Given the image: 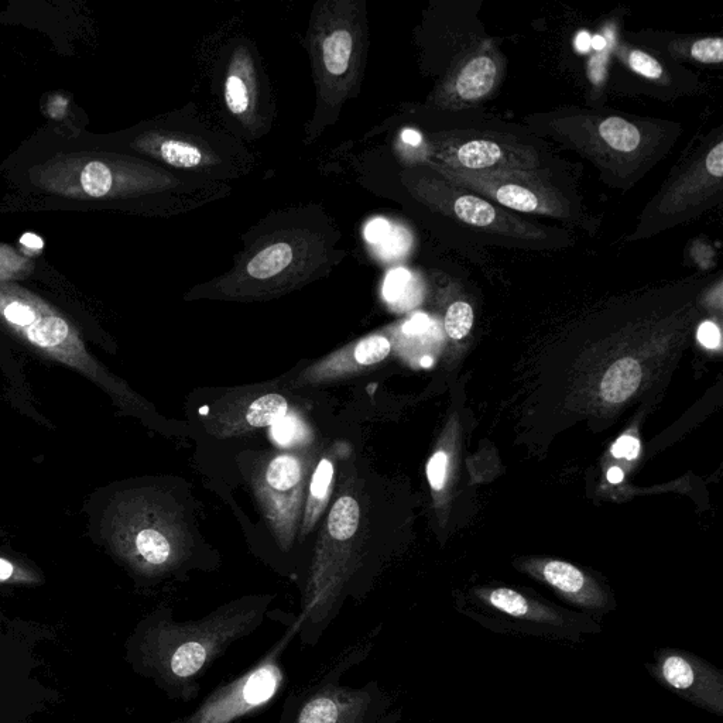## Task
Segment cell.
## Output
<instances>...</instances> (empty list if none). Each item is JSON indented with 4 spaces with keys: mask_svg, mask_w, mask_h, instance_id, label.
Instances as JSON below:
<instances>
[{
    "mask_svg": "<svg viewBox=\"0 0 723 723\" xmlns=\"http://www.w3.org/2000/svg\"><path fill=\"white\" fill-rule=\"evenodd\" d=\"M0 320L47 356L106 385L104 370L85 351L80 335L56 308L13 284L0 282Z\"/></svg>",
    "mask_w": 723,
    "mask_h": 723,
    "instance_id": "obj_1",
    "label": "cell"
},
{
    "mask_svg": "<svg viewBox=\"0 0 723 723\" xmlns=\"http://www.w3.org/2000/svg\"><path fill=\"white\" fill-rule=\"evenodd\" d=\"M30 180L41 193L80 201L126 197L143 185L125 161L97 153L60 154L34 167Z\"/></svg>",
    "mask_w": 723,
    "mask_h": 723,
    "instance_id": "obj_2",
    "label": "cell"
},
{
    "mask_svg": "<svg viewBox=\"0 0 723 723\" xmlns=\"http://www.w3.org/2000/svg\"><path fill=\"white\" fill-rule=\"evenodd\" d=\"M448 183L496 202L499 207L522 214L546 215L575 219L574 207L553 183L539 171H503V173H468L441 166Z\"/></svg>",
    "mask_w": 723,
    "mask_h": 723,
    "instance_id": "obj_3",
    "label": "cell"
},
{
    "mask_svg": "<svg viewBox=\"0 0 723 723\" xmlns=\"http://www.w3.org/2000/svg\"><path fill=\"white\" fill-rule=\"evenodd\" d=\"M650 673L664 687L698 708L723 715V674L694 654L661 650Z\"/></svg>",
    "mask_w": 723,
    "mask_h": 723,
    "instance_id": "obj_4",
    "label": "cell"
},
{
    "mask_svg": "<svg viewBox=\"0 0 723 723\" xmlns=\"http://www.w3.org/2000/svg\"><path fill=\"white\" fill-rule=\"evenodd\" d=\"M442 166L468 173L537 171L540 159L530 147L489 136H458L441 149Z\"/></svg>",
    "mask_w": 723,
    "mask_h": 723,
    "instance_id": "obj_5",
    "label": "cell"
},
{
    "mask_svg": "<svg viewBox=\"0 0 723 723\" xmlns=\"http://www.w3.org/2000/svg\"><path fill=\"white\" fill-rule=\"evenodd\" d=\"M433 195L435 197L433 200L437 201L445 212H450L451 217L479 231L495 233L505 238L526 239V241H541L546 238L543 229L513 217L491 201L455 187L448 181L440 185Z\"/></svg>",
    "mask_w": 723,
    "mask_h": 723,
    "instance_id": "obj_6",
    "label": "cell"
},
{
    "mask_svg": "<svg viewBox=\"0 0 723 723\" xmlns=\"http://www.w3.org/2000/svg\"><path fill=\"white\" fill-rule=\"evenodd\" d=\"M527 570L579 608L601 611L608 606V595L575 565L558 560L536 561L527 565Z\"/></svg>",
    "mask_w": 723,
    "mask_h": 723,
    "instance_id": "obj_7",
    "label": "cell"
},
{
    "mask_svg": "<svg viewBox=\"0 0 723 723\" xmlns=\"http://www.w3.org/2000/svg\"><path fill=\"white\" fill-rule=\"evenodd\" d=\"M499 73L498 58L489 51L465 58L445 85L450 105L462 108L482 102L498 85Z\"/></svg>",
    "mask_w": 723,
    "mask_h": 723,
    "instance_id": "obj_8",
    "label": "cell"
},
{
    "mask_svg": "<svg viewBox=\"0 0 723 723\" xmlns=\"http://www.w3.org/2000/svg\"><path fill=\"white\" fill-rule=\"evenodd\" d=\"M478 596L496 611L512 616V618L527 620V622L547 623V625H564L563 618L553 609L547 608L539 602L531 601L513 589H488V591H479Z\"/></svg>",
    "mask_w": 723,
    "mask_h": 723,
    "instance_id": "obj_9",
    "label": "cell"
},
{
    "mask_svg": "<svg viewBox=\"0 0 723 723\" xmlns=\"http://www.w3.org/2000/svg\"><path fill=\"white\" fill-rule=\"evenodd\" d=\"M643 379V369L633 358L619 359L606 370L601 382L603 399L609 403L626 402L639 389Z\"/></svg>",
    "mask_w": 723,
    "mask_h": 723,
    "instance_id": "obj_10",
    "label": "cell"
},
{
    "mask_svg": "<svg viewBox=\"0 0 723 723\" xmlns=\"http://www.w3.org/2000/svg\"><path fill=\"white\" fill-rule=\"evenodd\" d=\"M596 132L603 145L616 153L636 152L643 143V135L639 126L619 118V116L602 119L596 125Z\"/></svg>",
    "mask_w": 723,
    "mask_h": 723,
    "instance_id": "obj_11",
    "label": "cell"
},
{
    "mask_svg": "<svg viewBox=\"0 0 723 723\" xmlns=\"http://www.w3.org/2000/svg\"><path fill=\"white\" fill-rule=\"evenodd\" d=\"M291 260H293V249L289 243H274V245L260 250L258 255L250 260L248 273L253 279H270L287 269Z\"/></svg>",
    "mask_w": 723,
    "mask_h": 723,
    "instance_id": "obj_12",
    "label": "cell"
},
{
    "mask_svg": "<svg viewBox=\"0 0 723 723\" xmlns=\"http://www.w3.org/2000/svg\"><path fill=\"white\" fill-rule=\"evenodd\" d=\"M354 53V39L346 30L328 34L322 43V60L328 73L341 77L348 71Z\"/></svg>",
    "mask_w": 723,
    "mask_h": 723,
    "instance_id": "obj_13",
    "label": "cell"
},
{
    "mask_svg": "<svg viewBox=\"0 0 723 723\" xmlns=\"http://www.w3.org/2000/svg\"><path fill=\"white\" fill-rule=\"evenodd\" d=\"M359 505L355 499L344 496L332 507L328 517V531L337 540H348L359 527Z\"/></svg>",
    "mask_w": 723,
    "mask_h": 723,
    "instance_id": "obj_14",
    "label": "cell"
},
{
    "mask_svg": "<svg viewBox=\"0 0 723 723\" xmlns=\"http://www.w3.org/2000/svg\"><path fill=\"white\" fill-rule=\"evenodd\" d=\"M287 400L280 394H266L250 404L246 421L252 427L274 426L287 416Z\"/></svg>",
    "mask_w": 723,
    "mask_h": 723,
    "instance_id": "obj_15",
    "label": "cell"
},
{
    "mask_svg": "<svg viewBox=\"0 0 723 723\" xmlns=\"http://www.w3.org/2000/svg\"><path fill=\"white\" fill-rule=\"evenodd\" d=\"M157 153H159L161 160L166 161L170 166L177 167V169H195V167H200L202 161H204V154L198 147L181 142V140H163L157 146Z\"/></svg>",
    "mask_w": 723,
    "mask_h": 723,
    "instance_id": "obj_16",
    "label": "cell"
},
{
    "mask_svg": "<svg viewBox=\"0 0 723 723\" xmlns=\"http://www.w3.org/2000/svg\"><path fill=\"white\" fill-rule=\"evenodd\" d=\"M301 479V465L290 455L274 458L267 466L266 481L276 491H289Z\"/></svg>",
    "mask_w": 723,
    "mask_h": 723,
    "instance_id": "obj_17",
    "label": "cell"
},
{
    "mask_svg": "<svg viewBox=\"0 0 723 723\" xmlns=\"http://www.w3.org/2000/svg\"><path fill=\"white\" fill-rule=\"evenodd\" d=\"M136 547L147 563L154 565L166 563L171 555L169 540L156 530L140 531L136 537Z\"/></svg>",
    "mask_w": 723,
    "mask_h": 723,
    "instance_id": "obj_18",
    "label": "cell"
},
{
    "mask_svg": "<svg viewBox=\"0 0 723 723\" xmlns=\"http://www.w3.org/2000/svg\"><path fill=\"white\" fill-rule=\"evenodd\" d=\"M207 650L200 643H185L174 654L171 670L180 678H188L204 666Z\"/></svg>",
    "mask_w": 723,
    "mask_h": 723,
    "instance_id": "obj_19",
    "label": "cell"
},
{
    "mask_svg": "<svg viewBox=\"0 0 723 723\" xmlns=\"http://www.w3.org/2000/svg\"><path fill=\"white\" fill-rule=\"evenodd\" d=\"M474 325V310L465 301L451 304L445 315V331L450 338L461 341L471 331Z\"/></svg>",
    "mask_w": 723,
    "mask_h": 723,
    "instance_id": "obj_20",
    "label": "cell"
},
{
    "mask_svg": "<svg viewBox=\"0 0 723 723\" xmlns=\"http://www.w3.org/2000/svg\"><path fill=\"white\" fill-rule=\"evenodd\" d=\"M390 349H392V344L389 339L375 335V337H369L359 342L355 349V359L363 366L375 365L386 359V356L390 354Z\"/></svg>",
    "mask_w": 723,
    "mask_h": 723,
    "instance_id": "obj_21",
    "label": "cell"
},
{
    "mask_svg": "<svg viewBox=\"0 0 723 723\" xmlns=\"http://www.w3.org/2000/svg\"><path fill=\"white\" fill-rule=\"evenodd\" d=\"M332 478H334V465L330 459H321L310 486V507L324 506L325 500L330 495Z\"/></svg>",
    "mask_w": 723,
    "mask_h": 723,
    "instance_id": "obj_22",
    "label": "cell"
},
{
    "mask_svg": "<svg viewBox=\"0 0 723 723\" xmlns=\"http://www.w3.org/2000/svg\"><path fill=\"white\" fill-rule=\"evenodd\" d=\"M338 708L330 698H318L303 709L300 723H337Z\"/></svg>",
    "mask_w": 723,
    "mask_h": 723,
    "instance_id": "obj_23",
    "label": "cell"
},
{
    "mask_svg": "<svg viewBox=\"0 0 723 723\" xmlns=\"http://www.w3.org/2000/svg\"><path fill=\"white\" fill-rule=\"evenodd\" d=\"M225 101L229 111L242 115L249 108V92L245 82L238 75H229L225 84Z\"/></svg>",
    "mask_w": 723,
    "mask_h": 723,
    "instance_id": "obj_24",
    "label": "cell"
},
{
    "mask_svg": "<svg viewBox=\"0 0 723 723\" xmlns=\"http://www.w3.org/2000/svg\"><path fill=\"white\" fill-rule=\"evenodd\" d=\"M691 57L699 63L721 64L723 60V40L721 37H708L695 41L691 47Z\"/></svg>",
    "mask_w": 723,
    "mask_h": 723,
    "instance_id": "obj_25",
    "label": "cell"
},
{
    "mask_svg": "<svg viewBox=\"0 0 723 723\" xmlns=\"http://www.w3.org/2000/svg\"><path fill=\"white\" fill-rule=\"evenodd\" d=\"M627 61H629L630 68L644 78L660 80L663 77V67H661L659 61L649 56V54L643 53V51H630Z\"/></svg>",
    "mask_w": 723,
    "mask_h": 723,
    "instance_id": "obj_26",
    "label": "cell"
},
{
    "mask_svg": "<svg viewBox=\"0 0 723 723\" xmlns=\"http://www.w3.org/2000/svg\"><path fill=\"white\" fill-rule=\"evenodd\" d=\"M25 259L20 258L15 250L8 246H0V282L8 283L9 279L25 272Z\"/></svg>",
    "mask_w": 723,
    "mask_h": 723,
    "instance_id": "obj_27",
    "label": "cell"
},
{
    "mask_svg": "<svg viewBox=\"0 0 723 723\" xmlns=\"http://www.w3.org/2000/svg\"><path fill=\"white\" fill-rule=\"evenodd\" d=\"M411 282V274L406 269L392 270L387 274L383 294L389 301L399 300Z\"/></svg>",
    "mask_w": 723,
    "mask_h": 723,
    "instance_id": "obj_28",
    "label": "cell"
},
{
    "mask_svg": "<svg viewBox=\"0 0 723 723\" xmlns=\"http://www.w3.org/2000/svg\"><path fill=\"white\" fill-rule=\"evenodd\" d=\"M448 455L445 452H435L427 465V478L434 491H442L447 478Z\"/></svg>",
    "mask_w": 723,
    "mask_h": 723,
    "instance_id": "obj_29",
    "label": "cell"
},
{
    "mask_svg": "<svg viewBox=\"0 0 723 723\" xmlns=\"http://www.w3.org/2000/svg\"><path fill=\"white\" fill-rule=\"evenodd\" d=\"M272 427L274 440L279 444L289 445L297 438L298 423L293 417H283L279 423L274 424Z\"/></svg>",
    "mask_w": 723,
    "mask_h": 723,
    "instance_id": "obj_30",
    "label": "cell"
},
{
    "mask_svg": "<svg viewBox=\"0 0 723 723\" xmlns=\"http://www.w3.org/2000/svg\"><path fill=\"white\" fill-rule=\"evenodd\" d=\"M640 452V442L637 440V438L632 437V435H623V437H620L618 441L613 444L612 448V455L615 458H625L629 459V461H633V459H636L639 457Z\"/></svg>",
    "mask_w": 723,
    "mask_h": 723,
    "instance_id": "obj_31",
    "label": "cell"
},
{
    "mask_svg": "<svg viewBox=\"0 0 723 723\" xmlns=\"http://www.w3.org/2000/svg\"><path fill=\"white\" fill-rule=\"evenodd\" d=\"M698 341L705 348L718 349L721 346V331L714 322H704L698 330Z\"/></svg>",
    "mask_w": 723,
    "mask_h": 723,
    "instance_id": "obj_32",
    "label": "cell"
},
{
    "mask_svg": "<svg viewBox=\"0 0 723 723\" xmlns=\"http://www.w3.org/2000/svg\"><path fill=\"white\" fill-rule=\"evenodd\" d=\"M390 233V224L383 218L372 219L365 229V236L369 242L379 243L385 241Z\"/></svg>",
    "mask_w": 723,
    "mask_h": 723,
    "instance_id": "obj_33",
    "label": "cell"
},
{
    "mask_svg": "<svg viewBox=\"0 0 723 723\" xmlns=\"http://www.w3.org/2000/svg\"><path fill=\"white\" fill-rule=\"evenodd\" d=\"M430 327V318L426 314H417L404 324L403 331L407 335L423 334Z\"/></svg>",
    "mask_w": 723,
    "mask_h": 723,
    "instance_id": "obj_34",
    "label": "cell"
},
{
    "mask_svg": "<svg viewBox=\"0 0 723 723\" xmlns=\"http://www.w3.org/2000/svg\"><path fill=\"white\" fill-rule=\"evenodd\" d=\"M575 46H577V50L581 51V53H585V51L591 49V36H589V33L579 34L577 40H575Z\"/></svg>",
    "mask_w": 723,
    "mask_h": 723,
    "instance_id": "obj_35",
    "label": "cell"
},
{
    "mask_svg": "<svg viewBox=\"0 0 723 723\" xmlns=\"http://www.w3.org/2000/svg\"><path fill=\"white\" fill-rule=\"evenodd\" d=\"M13 572H15L13 565L9 561L0 558V581H6V579L12 577Z\"/></svg>",
    "mask_w": 723,
    "mask_h": 723,
    "instance_id": "obj_36",
    "label": "cell"
},
{
    "mask_svg": "<svg viewBox=\"0 0 723 723\" xmlns=\"http://www.w3.org/2000/svg\"><path fill=\"white\" fill-rule=\"evenodd\" d=\"M403 140L407 143V145L418 146L421 143V136L420 133L407 129L403 132Z\"/></svg>",
    "mask_w": 723,
    "mask_h": 723,
    "instance_id": "obj_37",
    "label": "cell"
},
{
    "mask_svg": "<svg viewBox=\"0 0 723 723\" xmlns=\"http://www.w3.org/2000/svg\"><path fill=\"white\" fill-rule=\"evenodd\" d=\"M623 478H625V475H623L622 469H619V468L609 469L608 481L613 483V485H616V483L622 482Z\"/></svg>",
    "mask_w": 723,
    "mask_h": 723,
    "instance_id": "obj_38",
    "label": "cell"
},
{
    "mask_svg": "<svg viewBox=\"0 0 723 723\" xmlns=\"http://www.w3.org/2000/svg\"><path fill=\"white\" fill-rule=\"evenodd\" d=\"M606 47V39L605 37L601 36V34H596V36L591 37V49H594L596 51H602L605 50Z\"/></svg>",
    "mask_w": 723,
    "mask_h": 723,
    "instance_id": "obj_39",
    "label": "cell"
},
{
    "mask_svg": "<svg viewBox=\"0 0 723 723\" xmlns=\"http://www.w3.org/2000/svg\"><path fill=\"white\" fill-rule=\"evenodd\" d=\"M421 365H423V368H430V366L433 365V358H430V356H424L423 361H421Z\"/></svg>",
    "mask_w": 723,
    "mask_h": 723,
    "instance_id": "obj_40",
    "label": "cell"
}]
</instances>
